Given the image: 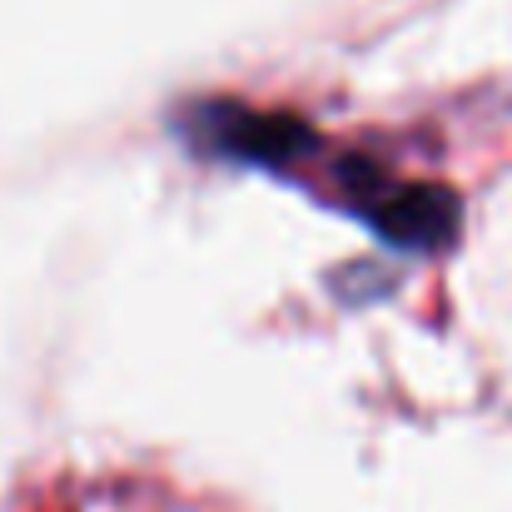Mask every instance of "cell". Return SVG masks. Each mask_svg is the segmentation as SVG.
<instances>
[{"mask_svg":"<svg viewBox=\"0 0 512 512\" xmlns=\"http://www.w3.org/2000/svg\"><path fill=\"white\" fill-rule=\"evenodd\" d=\"M339 184L393 244L428 249L458 229V189H448L438 179H388L378 160L343 155Z\"/></svg>","mask_w":512,"mask_h":512,"instance_id":"cell-1","label":"cell"},{"mask_svg":"<svg viewBox=\"0 0 512 512\" xmlns=\"http://www.w3.org/2000/svg\"><path fill=\"white\" fill-rule=\"evenodd\" d=\"M194 130L224 150V155H239V160H294L314 145V125L289 115V110H254V105H239V100H204L194 105Z\"/></svg>","mask_w":512,"mask_h":512,"instance_id":"cell-2","label":"cell"}]
</instances>
